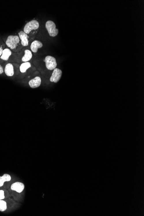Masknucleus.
Segmentation results:
<instances>
[{"label":"nucleus","instance_id":"obj_18","mask_svg":"<svg viewBox=\"0 0 144 216\" xmlns=\"http://www.w3.org/2000/svg\"><path fill=\"white\" fill-rule=\"evenodd\" d=\"M3 51V49L2 48L0 47V57L1 56L2 54Z\"/></svg>","mask_w":144,"mask_h":216},{"label":"nucleus","instance_id":"obj_16","mask_svg":"<svg viewBox=\"0 0 144 216\" xmlns=\"http://www.w3.org/2000/svg\"><path fill=\"white\" fill-rule=\"evenodd\" d=\"M4 191L3 190H0V200L4 199Z\"/></svg>","mask_w":144,"mask_h":216},{"label":"nucleus","instance_id":"obj_5","mask_svg":"<svg viewBox=\"0 0 144 216\" xmlns=\"http://www.w3.org/2000/svg\"><path fill=\"white\" fill-rule=\"evenodd\" d=\"M62 75V72L60 69L56 68L54 69L52 76L50 78V81L57 83L60 80Z\"/></svg>","mask_w":144,"mask_h":216},{"label":"nucleus","instance_id":"obj_9","mask_svg":"<svg viewBox=\"0 0 144 216\" xmlns=\"http://www.w3.org/2000/svg\"><path fill=\"white\" fill-rule=\"evenodd\" d=\"M43 44L40 41L38 40H35L31 44V50L34 53L37 52L38 49L42 48Z\"/></svg>","mask_w":144,"mask_h":216},{"label":"nucleus","instance_id":"obj_13","mask_svg":"<svg viewBox=\"0 0 144 216\" xmlns=\"http://www.w3.org/2000/svg\"><path fill=\"white\" fill-rule=\"evenodd\" d=\"M31 67V65L30 63L29 62H24L20 66V69L21 72L22 73H24L27 71V70L29 68Z\"/></svg>","mask_w":144,"mask_h":216},{"label":"nucleus","instance_id":"obj_10","mask_svg":"<svg viewBox=\"0 0 144 216\" xmlns=\"http://www.w3.org/2000/svg\"><path fill=\"white\" fill-rule=\"evenodd\" d=\"M4 72L5 74L8 77H12L14 75V66L11 64H8L5 66Z\"/></svg>","mask_w":144,"mask_h":216},{"label":"nucleus","instance_id":"obj_17","mask_svg":"<svg viewBox=\"0 0 144 216\" xmlns=\"http://www.w3.org/2000/svg\"><path fill=\"white\" fill-rule=\"evenodd\" d=\"M3 72V68L2 66L0 65V74H1Z\"/></svg>","mask_w":144,"mask_h":216},{"label":"nucleus","instance_id":"obj_3","mask_svg":"<svg viewBox=\"0 0 144 216\" xmlns=\"http://www.w3.org/2000/svg\"><path fill=\"white\" fill-rule=\"evenodd\" d=\"M39 27V23L35 20H32L28 23L24 28V32L27 34H29L33 30L38 29Z\"/></svg>","mask_w":144,"mask_h":216},{"label":"nucleus","instance_id":"obj_11","mask_svg":"<svg viewBox=\"0 0 144 216\" xmlns=\"http://www.w3.org/2000/svg\"><path fill=\"white\" fill-rule=\"evenodd\" d=\"M11 54L12 52L10 49H4L3 51L2 54L1 56V59L4 61H8Z\"/></svg>","mask_w":144,"mask_h":216},{"label":"nucleus","instance_id":"obj_14","mask_svg":"<svg viewBox=\"0 0 144 216\" xmlns=\"http://www.w3.org/2000/svg\"><path fill=\"white\" fill-rule=\"evenodd\" d=\"M11 179L10 176L7 174H5L2 176H0V187L3 185L5 182L10 181Z\"/></svg>","mask_w":144,"mask_h":216},{"label":"nucleus","instance_id":"obj_2","mask_svg":"<svg viewBox=\"0 0 144 216\" xmlns=\"http://www.w3.org/2000/svg\"><path fill=\"white\" fill-rule=\"evenodd\" d=\"M45 27L48 32L50 36L51 37H55L58 33V30L56 28V25L54 22L48 21L45 24Z\"/></svg>","mask_w":144,"mask_h":216},{"label":"nucleus","instance_id":"obj_8","mask_svg":"<svg viewBox=\"0 0 144 216\" xmlns=\"http://www.w3.org/2000/svg\"><path fill=\"white\" fill-rule=\"evenodd\" d=\"M11 189L12 190L16 191L17 192L20 193L24 189V185L21 183L16 182L12 184Z\"/></svg>","mask_w":144,"mask_h":216},{"label":"nucleus","instance_id":"obj_7","mask_svg":"<svg viewBox=\"0 0 144 216\" xmlns=\"http://www.w3.org/2000/svg\"><path fill=\"white\" fill-rule=\"evenodd\" d=\"M19 37L21 40V44L23 46H27L29 44L28 36L24 31H20L19 32Z\"/></svg>","mask_w":144,"mask_h":216},{"label":"nucleus","instance_id":"obj_1","mask_svg":"<svg viewBox=\"0 0 144 216\" xmlns=\"http://www.w3.org/2000/svg\"><path fill=\"white\" fill-rule=\"evenodd\" d=\"M20 41L19 36H9L6 40V44L10 49L14 50L17 47Z\"/></svg>","mask_w":144,"mask_h":216},{"label":"nucleus","instance_id":"obj_6","mask_svg":"<svg viewBox=\"0 0 144 216\" xmlns=\"http://www.w3.org/2000/svg\"><path fill=\"white\" fill-rule=\"evenodd\" d=\"M41 78L39 77H36L33 79H31L29 83V86L31 88L35 89L39 87L41 85Z\"/></svg>","mask_w":144,"mask_h":216},{"label":"nucleus","instance_id":"obj_12","mask_svg":"<svg viewBox=\"0 0 144 216\" xmlns=\"http://www.w3.org/2000/svg\"><path fill=\"white\" fill-rule=\"evenodd\" d=\"M32 56H33V55H32L31 51L29 50H26L25 51V55L23 57L22 61L24 62H28L31 60V58H32Z\"/></svg>","mask_w":144,"mask_h":216},{"label":"nucleus","instance_id":"obj_4","mask_svg":"<svg viewBox=\"0 0 144 216\" xmlns=\"http://www.w3.org/2000/svg\"><path fill=\"white\" fill-rule=\"evenodd\" d=\"M44 62L46 63V66L48 70H54L57 66L55 58L51 56H47L45 57Z\"/></svg>","mask_w":144,"mask_h":216},{"label":"nucleus","instance_id":"obj_15","mask_svg":"<svg viewBox=\"0 0 144 216\" xmlns=\"http://www.w3.org/2000/svg\"><path fill=\"white\" fill-rule=\"evenodd\" d=\"M7 209V203L5 201L0 200V211H4Z\"/></svg>","mask_w":144,"mask_h":216}]
</instances>
